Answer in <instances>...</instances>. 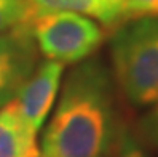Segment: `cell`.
I'll list each match as a JSON object with an SVG mask.
<instances>
[{
  "mask_svg": "<svg viewBox=\"0 0 158 157\" xmlns=\"http://www.w3.org/2000/svg\"><path fill=\"white\" fill-rule=\"evenodd\" d=\"M122 157H147V155L142 152V149L133 140L126 138L122 146Z\"/></svg>",
  "mask_w": 158,
  "mask_h": 157,
  "instance_id": "8fae6325",
  "label": "cell"
},
{
  "mask_svg": "<svg viewBox=\"0 0 158 157\" xmlns=\"http://www.w3.org/2000/svg\"><path fill=\"white\" fill-rule=\"evenodd\" d=\"M29 23L27 0H0V32Z\"/></svg>",
  "mask_w": 158,
  "mask_h": 157,
  "instance_id": "ba28073f",
  "label": "cell"
},
{
  "mask_svg": "<svg viewBox=\"0 0 158 157\" xmlns=\"http://www.w3.org/2000/svg\"><path fill=\"white\" fill-rule=\"evenodd\" d=\"M27 3H29V21L39 15L61 11L85 15L104 26H112L122 21L120 13L104 0H27Z\"/></svg>",
  "mask_w": 158,
  "mask_h": 157,
  "instance_id": "52a82bcc",
  "label": "cell"
},
{
  "mask_svg": "<svg viewBox=\"0 0 158 157\" xmlns=\"http://www.w3.org/2000/svg\"><path fill=\"white\" fill-rule=\"evenodd\" d=\"M142 16L158 18V0H125L123 5V20Z\"/></svg>",
  "mask_w": 158,
  "mask_h": 157,
  "instance_id": "9c48e42d",
  "label": "cell"
},
{
  "mask_svg": "<svg viewBox=\"0 0 158 157\" xmlns=\"http://www.w3.org/2000/svg\"><path fill=\"white\" fill-rule=\"evenodd\" d=\"M112 2V5L115 8H118L120 11H122V18H123V5H125V0H110Z\"/></svg>",
  "mask_w": 158,
  "mask_h": 157,
  "instance_id": "7c38bea8",
  "label": "cell"
},
{
  "mask_svg": "<svg viewBox=\"0 0 158 157\" xmlns=\"http://www.w3.org/2000/svg\"><path fill=\"white\" fill-rule=\"evenodd\" d=\"M114 74L123 95L134 106L158 99V18L126 20L110 39Z\"/></svg>",
  "mask_w": 158,
  "mask_h": 157,
  "instance_id": "7a4b0ae2",
  "label": "cell"
},
{
  "mask_svg": "<svg viewBox=\"0 0 158 157\" xmlns=\"http://www.w3.org/2000/svg\"><path fill=\"white\" fill-rule=\"evenodd\" d=\"M40 157H104L115 135L114 90L98 59L78 63L59 90Z\"/></svg>",
  "mask_w": 158,
  "mask_h": 157,
  "instance_id": "6da1fadb",
  "label": "cell"
},
{
  "mask_svg": "<svg viewBox=\"0 0 158 157\" xmlns=\"http://www.w3.org/2000/svg\"><path fill=\"white\" fill-rule=\"evenodd\" d=\"M142 130L150 141L158 143V99L152 104V109L147 112L142 120Z\"/></svg>",
  "mask_w": 158,
  "mask_h": 157,
  "instance_id": "30bf717a",
  "label": "cell"
},
{
  "mask_svg": "<svg viewBox=\"0 0 158 157\" xmlns=\"http://www.w3.org/2000/svg\"><path fill=\"white\" fill-rule=\"evenodd\" d=\"M64 64L45 59L37 64L27 82L13 99V104L35 132H40L56 103L61 90Z\"/></svg>",
  "mask_w": 158,
  "mask_h": 157,
  "instance_id": "5b68a950",
  "label": "cell"
},
{
  "mask_svg": "<svg viewBox=\"0 0 158 157\" xmlns=\"http://www.w3.org/2000/svg\"><path fill=\"white\" fill-rule=\"evenodd\" d=\"M39 53L29 23L0 32V107L15 99L35 71Z\"/></svg>",
  "mask_w": 158,
  "mask_h": 157,
  "instance_id": "277c9868",
  "label": "cell"
},
{
  "mask_svg": "<svg viewBox=\"0 0 158 157\" xmlns=\"http://www.w3.org/2000/svg\"><path fill=\"white\" fill-rule=\"evenodd\" d=\"M0 157H40L39 132L10 101L0 107Z\"/></svg>",
  "mask_w": 158,
  "mask_h": 157,
  "instance_id": "8992f818",
  "label": "cell"
},
{
  "mask_svg": "<svg viewBox=\"0 0 158 157\" xmlns=\"http://www.w3.org/2000/svg\"><path fill=\"white\" fill-rule=\"evenodd\" d=\"M29 27L39 51L61 64L88 59L104 39L96 20L70 11L39 15L29 21Z\"/></svg>",
  "mask_w": 158,
  "mask_h": 157,
  "instance_id": "3957f363",
  "label": "cell"
}]
</instances>
